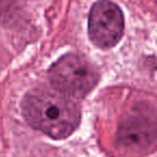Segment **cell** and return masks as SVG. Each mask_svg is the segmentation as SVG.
<instances>
[{"label":"cell","mask_w":157,"mask_h":157,"mask_svg":"<svg viewBox=\"0 0 157 157\" xmlns=\"http://www.w3.org/2000/svg\"><path fill=\"white\" fill-rule=\"evenodd\" d=\"M22 111L31 127L56 140L72 135L81 121L78 105L56 90H31L23 99Z\"/></svg>","instance_id":"6da1fadb"},{"label":"cell","mask_w":157,"mask_h":157,"mask_svg":"<svg viewBox=\"0 0 157 157\" xmlns=\"http://www.w3.org/2000/svg\"><path fill=\"white\" fill-rule=\"evenodd\" d=\"M48 78L55 90L70 98L85 97L99 80L94 66L84 57L74 54L66 55L53 63Z\"/></svg>","instance_id":"7a4b0ae2"},{"label":"cell","mask_w":157,"mask_h":157,"mask_svg":"<svg viewBox=\"0 0 157 157\" xmlns=\"http://www.w3.org/2000/svg\"><path fill=\"white\" fill-rule=\"evenodd\" d=\"M124 33V15L116 3L98 0L88 15V36L93 43L101 48L115 46Z\"/></svg>","instance_id":"3957f363"},{"label":"cell","mask_w":157,"mask_h":157,"mask_svg":"<svg viewBox=\"0 0 157 157\" xmlns=\"http://www.w3.org/2000/svg\"><path fill=\"white\" fill-rule=\"evenodd\" d=\"M155 141L154 115L137 113L130 115L120 127L117 143L129 152L145 151Z\"/></svg>","instance_id":"277c9868"}]
</instances>
